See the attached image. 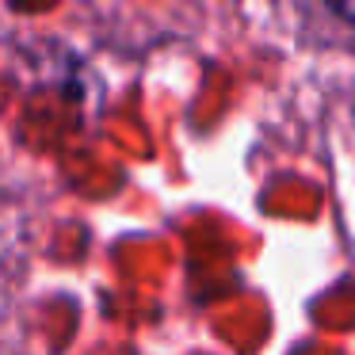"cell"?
Instances as JSON below:
<instances>
[{"instance_id": "obj_1", "label": "cell", "mask_w": 355, "mask_h": 355, "mask_svg": "<svg viewBox=\"0 0 355 355\" xmlns=\"http://www.w3.org/2000/svg\"><path fill=\"white\" fill-rule=\"evenodd\" d=\"M324 4H329V8L336 12L340 19H344V24L355 27V0H324Z\"/></svg>"}]
</instances>
